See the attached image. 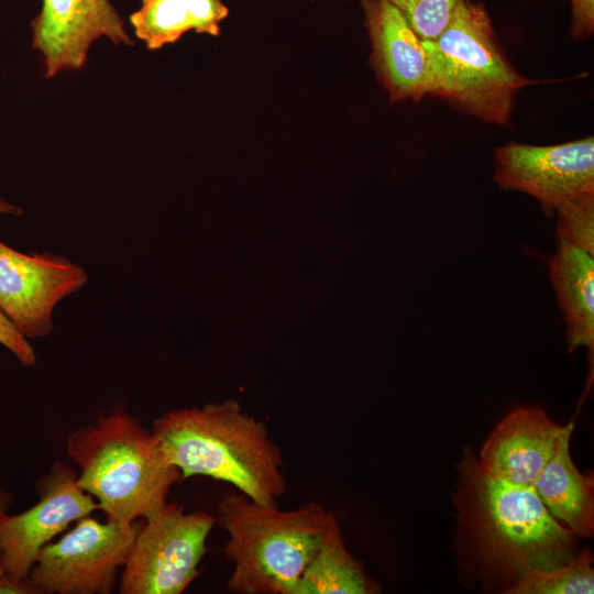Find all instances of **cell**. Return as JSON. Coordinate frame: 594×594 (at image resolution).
<instances>
[{"mask_svg": "<svg viewBox=\"0 0 594 594\" xmlns=\"http://www.w3.org/2000/svg\"><path fill=\"white\" fill-rule=\"evenodd\" d=\"M458 473L453 504L460 535L480 572L502 582L504 591L524 574L574 556L579 537L549 513L532 485L488 475L469 448Z\"/></svg>", "mask_w": 594, "mask_h": 594, "instance_id": "1", "label": "cell"}, {"mask_svg": "<svg viewBox=\"0 0 594 594\" xmlns=\"http://www.w3.org/2000/svg\"><path fill=\"white\" fill-rule=\"evenodd\" d=\"M151 430L184 480L199 475L222 481L267 505H278L287 492L280 448L266 424L233 399L164 413Z\"/></svg>", "mask_w": 594, "mask_h": 594, "instance_id": "2", "label": "cell"}, {"mask_svg": "<svg viewBox=\"0 0 594 594\" xmlns=\"http://www.w3.org/2000/svg\"><path fill=\"white\" fill-rule=\"evenodd\" d=\"M66 453L79 469V486L96 499L107 520L120 524L158 513L174 485L184 481L153 431L123 410L73 431Z\"/></svg>", "mask_w": 594, "mask_h": 594, "instance_id": "3", "label": "cell"}, {"mask_svg": "<svg viewBox=\"0 0 594 594\" xmlns=\"http://www.w3.org/2000/svg\"><path fill=\"white\" fill-rule=\"evenodd\" d=\"M217 524L228 534L224 556L233 564L227 588L238 594H296L315 557L329 512L310 501L290 509L255 502L242 493L217 505Z\"/></svg>", "mask_w": 594, "mask_h": 594, "instance_id": "4", "label": "cell"}, {"mask_svg": "<svg viewBox=\"0 0 594 594\" xmlns=\"http://www.w3.org/2000/svg\"><path fill=\"white\" fill-rule=\"evenodd\" d=\"M428 58L429 95L485 123L507 125L518 92L538 84L518 73L495 33L485 6L468 0L432 41Z\"/></svg>", "mask_w": 594, "mask_h": 594, "instance_id": "5", "label": "cell"}, {"mask_svg": "<svg viewBox=\"0 0 594 594\" xmlns=\"http://www.w3.org/2000/svg\"><path fill=\"white\" fill-rule=\"evenodd\" d=\"M216 516L167 504L144 519L128 553L120 594H180L200 574Z\"/></svg>", "mask_w": 594, "mask_h": 594, "instance_id": "6", "label": "cell"}, {"mask_svg": "<svg viewBox=\"0 0 594 594\" xmlns=\"http://www.w3.org/2000/svg\"><path fill=\"white\" fill-rule=\"evenodd\" d=\"M141 524L101 522L86 516L45 544L29 575L37 594H109Z\"/></svg>", "mask_w": 594, "mask_h": 594, "instance_id": "7", "label": "cell"}, {"mask_svg": "<svg viewBox=\"0 0 594 594\" xmlns=\"http://www.w3.org/2000/svg\"><path fill=\"white\" fill-rule=\"evenodd\" d=\"M493 179L503 190L532 196L552 217L565 201L594 194V138L553 145H501L493 154Z\"/></svg>", "mask_w": 594, "mask_h": 594, "instance_id": "8", "label": "cell"}, {"mask_svg": "<svg viewBox=\"0 0 594 594\" xmlns=\"http://www.w3.org/2000/svg\"><path fill=\"white\" fill-rule=\"evenodd\" d=\"M38 501L29 509L0 518V573L24 579L41 549L72 522L99 509L77 483V474L55 460L35 483Z\"/></svg>", "mask_w": 594, "mask_h": 594, "instance_id": "9", "label": "cell"}, {"mask_svg": "<svg viewBox=\"0 0 594 594\" xmlns=\"http://www.w3.org/2000/svg\"><path fill=\"white\" fill-rule=\"evenodd\" d=\"M87 282L86 271L65 256L26 254L0 241V310L28 340L48 336L54 308Z\"/></svg>", "mask_w": 594, "mask_h": 594, "instance_id": "10", "label": "cell"}, {"mask_svg": "<svg viewBox=\"0 0 594 594\" xmlns=\"http://www.w3.org/2000/svg\"><path fill=\"white\" fill-rule=\"evenodd\" d=\"M31 30L32 47L43 57L46 78L85 67L91 45L101 37L114 45L133 44L109 0H43Z\"/></svg>", "mask_w": 594, "mask_h": 594, "instance_id": "11", "label": "cell"}, {"mask_svg": "<svg viewBox=\"0 0 594 594\" xmlns=\"http://www.w3.org/2000/svg\"><path fill=\"white\" fill-rule=\"evenodd\" d=\"M371 44L370 63L391 102H418L429 95L422 40L385 0H360Z\"/></svg>", "mask_w": 594, "mask_h": 594, "instance_id": "12", "label": "cell"}, {"mask_svg": "<svg viewBox=\"0 0 594 594\" xmlns=\"http://www.w3.org/2000/svg\"><path fill=\"white\" fill-rule=\"evenodd\" d=\"M572 426L553 421L539 407H517L494 427L476 460L495 479L532 485Z\"/></svg>", "mask_w": 594, "mask_h": 594, "instance_id": "13", "label": "cell"}, {"mask_svg": "<svg viewBox=\"0 0 594 594\" xmlns=\"http://www.w3.org/2000/svg\"><path fill=\"white\" fill-rule=\"evenodd\" d=\"M574 426L562 436L532 487L549 513L579 538L594 534V476L574 464L570 441Z\"/></svg>", "mask_w": 594, "mask_h": 594, "instance_id": "14", "label": "cell"}, {"mask_svg": "<svg viewBox=\"0 0 594 594\" xmlns=\"http://www.w3.org/2000/svg\"><path fill=\"white\" fill-rule=\"evenodd\" d=\"M549 276L566 323L569 352L579 346L594 350V258L593 254L558 242L549 261Z\"/></svg>", "mask_w": 594, "mask_h": 594, "instance_id": "15", "label": "cell"}, {"mask_svg": "<svg viewBox=\"0 0 594 594\" xmlns=\"http://www.w3.org/2000/svg\"><path fill=\"white\" fill-rule=\"evenodd\" d=\"M228 14L222 0H142L130 23L136 38L148 51H156L191 30L218 36Z\"/></svg>", "mask_w": 594, "mask_h": 594, "instance_id": "16", "label": "cell"}, {"mask_svg": "<svg viewBox=\"0 0 594 594\" xmlns=\"http://www.w3.org/2000/svg\"><path fill=\"white\" fill-rule=\"evenodd\" d=\"M381 587L364 564L348 550L338 518L329 512L317 552L306 568L296 594H375Z\"/></svg>", "mask_w": 594, "mask_h": 594, "instance_id": "17", "label": "cell"}, {"mask_svg": "<svg viewBox=\"0 0 594 594\" xmlns=\"http://www.w3.org/2000/svg\"><path fill=\"white\" fill-rule=\"evenodd\" d=\"M593 554L584 548L557 566L524 574L503 593L506 594H592L594 593Z\"/></svg>", "mask_w": 594, "mask_h": 594, "instance_id": "18", "label": "cell"}, {"mask_svg": "<svg viewBox=\"0 0 594 594\" xmlns=\"http://www.w3.org/2000/svg\"><path fill=\"white\" fill-rule=\"evenodd\" d=\"M403 15L422 41L437 38L458 8L468 0H385Z\"/></svg>", "mask_w": 594, "mask_h": 594, "instance_id": "19", "label": "cell"}, {"mask_svg": "<svg viewBox=\"0 0 594 594\" xmlns=\"http://www.w3.org/2000/svg\"><path fill=\"white\" fill-rule=\"evenodd\" d=\"M558 242L594 255V194L565 201L556 209Z\"/></svg>", "mask_w": 594, "mask_h": 594, "instance_id": "20", "label": "cell"}, {"mask_svg": "<svg viewBox=\"0 0 594 594\" xmlns=\"http://www.w3.org/2000/svg\"><path fill=\"white\" fill-rule=\"evenodd\" d=\"M0 344L7 348L25 367L36 363V355L29 340L22 336L0 310Z\"/></svg>", "mask_w": 594, "mask_h": 594, "instance_id": "21", "label": "cell"}, {"mask_svg": "<svg viewBox=\"0 0 594 594\" xmlns=\"http://www.w3.org/2000/svg\"><path fill=\"white\" fill-rule=\"evenodd\" d=\"M570 35L574 42H585L594 34V0H569Z\"/></svg>", "mask_w": 594, "mask_h": 594, "instance_id": "22", "label": "cell"}, {"mask_svg": "<svg viewBox=\"0 0 594 594\" xmlns=\"http://www.w3.org/2000/svg\"><path fill=\"white\" fill-rule=\"evenodd\" d=\"M0 594H37L24 579L0 573Z\"/></svg>", "mask_w": 594, "mask_h": 594, "instance_id": "23", "label": "cell"}, {"mask_svg": "<svg viewBox=\"0 0 594 594\" xmlns=\"http://www.w3.org/2000/svg\"><path fill=\"white\" fill-rule=\"evenodd\" d=\"M14 503V495L0 484V518L8 514Z\"/></svg>", "mask_w": 594, "mask_h": 594, "instance_id": "24", "label": "cell"}, {"mask_svg": "<svg viewBox=\"0 0 594 594\" xmlns=\"http://www.w3.org/2000/svg\"><path fill=\"white\" fill-rule=\"evenodd\" d=\"M22 213V209L19 206H15L8 201L0 195V216L13 215L18 216Z\"/></svg>", "mask_w": 594, "mask_h": 594, "instance_id": "25", "label": "cell"}]
</instances>
